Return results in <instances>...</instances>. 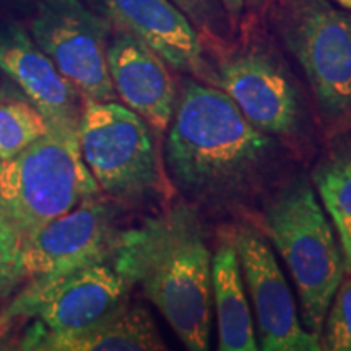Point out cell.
<instances>
[{
  "label": "cell",
  "mask_w": 351,
  "mask_h": 351,
  "mask_svg": "<svg viewBox=\"0 0 351 351\" xmlns=\"http://www.w3.org/2000/svg\"><path fill=\"white\" fill-rule=\"evenodd\" d=\"M119 210L101 194L44 225L21 249V280H49L106 262L121 234Z\"/></svg>",
  "instance_id": "11"
},
{
  "label": "cell",
  "mask_w": 351,
  "mask_h": 351,
  "mask_svg": "<svg viewBox=\"0 0 351 351\" xmlns=\"http://www.w3.org/2000/svg\"><path fill=\"white\" fill-rule=\"evenodd\" d=\"M332 3H335L337 7L343 8V10L351 12V0H330Z\"/></svg>",
  "instance_id": "25"
},
{
  "label": "cell",
  "mask_w": 351,
  "mask_h": 351,
  "mask_svg": "<svg viewBox=\"0 0 351 351\" xmlns=\"http://www.w3.org/2000/svg\"><path fill=\"white\" fill-rule=\"evenodd\" d=\"M101 194L82 158L77 130H51L15 156L0 160V223L20 254L33 234L86 197Z\"/></svg>",
  "instance_id": "7"
},
{
  "label": "cell",
  "mask_w": 351,
  "mask_h": 351,
  "mask_svg": "<svg viewBox=\"0 0 351 351\" xmlns=\"http://www.w3.org/2000/svg\"><path fill=\"white\" fill-rule=\"evenodd\" d=\"M130 291V283L111 261L91 263L56 278L29 282L0 322L33 319L47 332L77 333L122 309Z\"/></svg>",
  "instance_id": "9"
},
{
  "label": "cell",
  "mask_w": 351,
  "mask_h": 351,
  "mask_svg": "<svg viewBox=\"0 0 351 351\" xmlns=\"http://www.w3.org/2000/svg\"><path fill=\"white\" fill-rule=\"evenodd\" d=\"M163 165L176 197L205 221H254L275 187L301 168L217 86L178 73Z\"/></svg>",
  "instance_id": "1"
},
{
  "label": "cell",
  "mask_w": 351,
  "mask_h": 351,
  "mask_svg": "<svg viewBox=\"0 0 351 351\" xmlns=\"http://www.w3.org/2000/svg\"><path fill=\"white\" fill-rule=\"evenodd\" d=\"M109 75L117 98L163 137L178 98L171 67L132 34L114 29L108 44Z\"/></svg>",
  "instance_id": "13"
},
{
  "label": "cell",
  "mask_w": 351,
  "mask_h": 351,
  "mask_svg": "<svg viewBox=\"0 0 351 351\" xmlns=\"http://www.w3.org/2000/svg\"><path fill=\"white\" fill-rule=\"evenodd\" d=\"M77 138L83 161L111 200L156 212L176 199L160 137L125 104L85 98Z\"/></svg>",
  "instance_id": "6"
},
{
  "label": "cell",
  "mask_w": 351,
  "mask_h": 351,
  "mask_svg": "<svg viewBox=\"0 0 351 351\" xmlns=\"http://www.w3.org/2000/svg\"><path fill=\"white\" fill-rule=\"evenodd\" d=\"M121 29L147 44L171 69L202 83L219 85L212 56L195 26L169 0H83Z\"/></svg>",
  "instance_id": "12"
},
{
  "label": "cell",
  "mask_w": 351,
  "mask_h": 351,
  "mask_svg": "<svg viewBox=\"0 0 351 351\" xmlns=\"http://www.w3.org/2000/svg\"><path fill=\"white\" fill-rule=\"evenodd\" d=\"M52 124L10 78L0 83V160L15 156L51 130Z\"/></svg>",
  "instance_id": "18"
},
{
  "label": "cell",
  "mask_w": 351,
  "mask_h": 351,
  "mask_svg": "<svg viewBox=\"0 0 351 351\" xmlns=\"http://www.w3.org/2000/svg\"><path fill=\"white\" fill-rule=\"evenodd\" d=\"M223 90L252 125L282 142L302 166L324 145L306 86L258 13L244 12L230 43L212 54Z\"/></svg>",
  "instance_id": "3"
},
{
  "label": "cell",
  "mask_w": 351,
  "mask_h": 351,
  "mask_svg": "<svg viewBox=\"0 0 351 351\" xmlns=\"http://www.w3.org/2000/svg\"><path fill=\"white\" fill-rule=\"evenodd\" d=\"M21 254L15 239L0 223V295L21 282Z\"/></svg>",
  "instance_id": "21"
},
{
  "label": "cell",
  "mask_w": 351,
  "mask_h": 351,
  "mask_svg": "<svg viewBox=\"0 0 351 351\" xmlns=\"http://www.w3.org/2000/svg\"><path fill=\"white\" fill-rule=\"evenodd\" d=\"M41 0H0V10L7 12H34Z\"/></svg>",
  "instance_id": "23"
},
{
  "label": "cell",
  "mask_w": 351,
  "mask_h": 351,
  "mask_svg": "<svg viewBox=\"0 0 351 351\" xmlns=\"http://www.w3.org/2000/svg\"><path fill=\"white\" fill-rule=\"evenodd\" d=\"M195 26L210 56L230 43L234 29L221 0H169Z\"/></svg>",
  "instance_id": "19"
},
{
  "label": "cell",
  "mask_w": 351,
  "mask_h": 351,
  "mask_svg": "<svg viewBox=\"0 0 351 351\" xmlns=\"http://www.w3.org/2000/svg\"><path fill=\"white\" fill-rule=\"evenodd\" d=\"M251 223L287 263L296 285L304 328L320 339L328 306L346 274V263L307 174L300 168L288 176L271 191Z\"/></svg>",
  "instance_id": "5"
},
{
  "label": "cell",
  "mask_w": 351,
  "mask_h": 351,
  "mask_svg": "<svg viewBox=\"0 0 351 351\" xmlns=\"http://www.w3.org/2000/svg\"><path fill=\"white\" fill-rule=\"evenodd\" d=\"M0 72L36 104L52 125L78 129L85 98L39 49L32 34L15 23L0 25Z\"/></svg>",
  "instance_id": "14"
},
{
  "label": "cell",
  "mask_w": 351,
  "mask_h": 351,
  "mask_svg": "<svg viewBox=\"0 0 351 351\" xmlns=\"http://www.w3.org/2000/svg\"><path fill=\"white\" fill-rule=\"evenodd\" d=\"M261 19L306 86L324 142L351 130V12L330 0H269Z\"/></svg>",
  "instance_id": "4"
},
{
  "label": "cell",
  "mask_w": 351,
  "mask_h": 351,
  "mask_svg": "<svg viewBox=\"0 0 351 351\" xmlns=\"http://www.w3.org/2000/svg\"><path fill=\"white\" fill-rule=\"evenodd\" d=\"M311 182L339 232L345 263L351 261V130L333 135L311 163Z\"/></svg>",
  "instance_id": "17"
},
{
  "label": "cell",
  "mask_w": 351,
  "mask_h": 351,
  "mask_svg": "<svg viewBox=\"0 0 351 351\" xmlns=\"http://www.w3.org/2000/svg\"><path fill=\"white\" fill-rule=\"evenodd\" d=\"M346 271H351V261L346 263Z\"/></svg>",
  "instance_id": "26"
},
{
  "label": "cell",
  "mask_w": 351,
  "mask_h": 351,
  "mask_svg": "<svg viewBox=\"0 0 351 351\" xmlns=\"http://www.w3.org/2000/svg\"><path fill=\"white\" fill-rule=\"evenodd\" d=\"M212 293L218 322V350H258L251 302L228 223L217 225L215 232Z\"/></svg>",
  "instance_id": "16"
},
{
  "label": "cell",
  "mask_w": 351,
  "mask_h": 351,
  "mask_svg": "<svg viewBox=\"0 0 351 351\" xmlns=\"http://www.w3.org/2000/svg\"><path fill=\"white\" fill-rule=\"evenodd\" d=\"M212 258L207 221L176 197L140 225L122 230L109 261L187 350L204 351L213 319Z\"/></svg>",
  "instance_id": "2"
},
{
  "label": "cell",
  "mask_w": 351,
  "mask_h": 351,
  "mask_svg": "<svg viewBox=\"0 0 351 351\" xmlns=\"http://www.w3.org/2000/svg\"><path fill=\"white\" fill-rule=\"evenodd\" d=\"M256 319L258 350L319 351L320 339L301 324L289 285L270 241L251 221L228 223Z\"/></svg>",
  "instance_id": "10"
},
{
  "label": "cell",
  "mask_w": 351,
  "mask_h": 351,
  "mask_svg": "<svg viewBox=\"0 0 351 351\" xmlns=\"http://www.w3.org/2000/svg\"><path fill=\"white\" fill-rule=\"evenodd\" d=\"M221 3H223V7H225L228 16H230L232 29H234V33H236L239 21H241V19H243V15L245 12L244 0H221Z\"/></svg>",
  "instance_id": "22"
},
{
  "label": "cell",
  "mask_w": 351,
  "mask_h": 351,
  "mask_svg": "<svg viewBox=\"0 0 351 351\" xmlns=\"http://www.w3.org/2000/svg\"><path fill=\"white\" fill-rule=\"evenodd\" d=\"M112 25L83 0H41L29 34L83 98L116 101L108 65Z\"/></svg>",
  "instance_id": "8"
},
{
  "label": "cell",
  "mask_w": 351,
  "mask_h": 351,
  "mask_svg": "<svg viewBox=\"0 0 351 351\" xmlns=\"http://www.w3.org/2000/svg\"><path fill=\"white\" fill-rule=\"evenodd\" d=\"M16 348L26 351H160L168 346L150 311L129 301L116 314L77 333H52L33 322L25 330Z\"/></svg>",
  "instance_id": "15"
},
{
  "label": "cell",
  "mask_w": 351,
  "mask_h": 351,
  "mask_svg": "<svg viewBox=\"0 0 351 351\" xmlns=\"http://www.w3.org/2000/svg\"><path fill=\"white\" fill-rule=\"evenodd\" d=\"M322 350L351 351V271L332 298L320 332Z\"/></svg>",
  "instance_id": "20"
},
{
  "label": "cell",
  "mask_w": 351,
  "mask_h": 351,
  "mask_svg": "<svg viewBox=\"0 0 351 351\" xmlns=\"http://www.w3.org/2000/svg\"><path fill=\"white\" fill-rule=\"evenodd\" d=\"M269 0H244V5H245V12H252V13H258L263 10V7L267 5Z\"/></svg>",
  "instance_id": "24"
}]
</instances>
